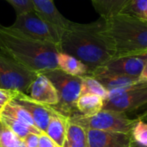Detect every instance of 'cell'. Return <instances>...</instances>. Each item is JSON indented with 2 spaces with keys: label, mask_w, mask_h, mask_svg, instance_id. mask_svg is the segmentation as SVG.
<instances>
[{
  "label": "cell",
  "mask_w": 147,
  "mask_h": 147,
  "mask_svg": "<svg viewBox=\"0 0 147 147\" xmlns=\"http://www.w3.org/2000/svg\"><path fill=\"white\" fill-rule=\"evenodd\" d=\"M102 19L90 23L71 22L63 30L60 52L72 55L84 63L90 73L115 58V53L102 30Z\"/></svg>",
  "instance_id": "1"
},
{
  "label": "cell",
  "mask_w": 147,
  "mask_h": 147,
  "mask_svg": "<svg viewBox=\"0 0 147 147\" xmlns=\"http://www.w3.org/2000/svg\"><path fill=\"white\" fill-rule=\"evenodd\" d=\"M0 52L38 74L59 69V45L30 38L1 23Z\"/></svg>",
  "instance_id": "2"
},
{
  "label": "cell",
  "mask_w": 147,
  "mask_h": 147,
  "mask_svg": "<svg viewBox=\"0 0 147 147\" xmlns=\"http://www.w3.org/2000/svg\"><path fill=\"white\" fill-rule=\"evenodd\" d=\"M102 30L115 50V58L147 53L146 20L120 13L110 18L102 19Z\"/></svg>",
  "instance_id": "3"
},
{
  "label": "cell",
  "mask_w": 147,
  "mask_h": 147,
  "mask_svg": "<svg viewBox=\"0 0 147 147\" xmlns=\"http://www.w3.org/2000/svg\"><path fill=\"white\" fill-rule=\"evenodd\" d=\"M43 74L51 80L58 91L59 103L52 108L68 118L78 114L77 102L81 96L82 77L69 75L60 69Z\"/></svg>",
  "instance_id": "4"
},
{
  "label": "cell",
  "mask_w": 147,
  "mask_h": 147,
  "mask_svg": "<svg viewBox=\"0 0 147 147\" xmlns=\"http://www.w3.org/2000/svg\"><path fill=\"white\" fill-rule=\"evenodd\" d=\"M69 121L86 129H96L102 131L131 134L137 119H130L126 113L115 110L102 109L92 116H84L77 114L69 118Z\"/></svg>",
  "instance_id": "5"
},
{
  "label": "cell",
  "mask_w": 147,
  "mask_h": 147,
  "mask_svg": "<svg viewBox=\"0 0 147 147\" xmlns=\"http://www.w3.org/2000/svg\"><path fill=\"white\" fill-rule=\"evenodd\" d=\"M9 27L30 38L59 46L63 33L62 29L47 22L34 9L16 15L15 22Z\"/></svg>",
  "instance_id": "6"
},
{
  "label": "cell",
  "mask_w": 147,
  "mask_h": 147,
  "mask_svg": "<svg viewBox=\"0 0 147 147\" xmlns=\"http://www.w3.org/2000/svg\"><path fill=\"white\" fill-rule=\"evenodd\" d=\"M37 75L0 52L1 88L26 93Z\"/></svg>",
  "instance_id": "7"
},
{
  "label": "cell",
  "mask_w": 147,
  "mask_h": 147,
  "mask_svg": "<svg viewBox=\"0 0 147 147\" xmlns=\"http://www.w3.org/2000/svg\"><path fill=\"white\" fill-rule=\"evenodd\" d=\"M147 104V84L127 90L109 92L102 109L130 112Z\"/></svg>",
  "instance_id": "8"
},
{
  "label": "cell",
  "mask_w": 147,
  "mask_h": 147,
  "mask_svg": "<svg viewBox=\"0 0 147 147\" xmlns=\"http://www.w3.org/2000/svg\"><path fill=\"white\" fill-rule=\"evenodd\" d=\"M90 76L97 79L109 91L127 90L147 84V81H143L140 78H134L127 75L117 73L101 66L91 71Z\"/></svg>",
  "instance_id": "9"
},
{
  "label": "cell",
  "mask_w": 147,
  "mask_h": 147,
  "mask_svg": "<svg viewBox=\"0 0 147 147\" xmlns=\"http://www.w3.org/2000/svg\"><path fill=\"white\" fill-rule=\"evenodd\" d=\"M28 97L41 104L53 107L59 103V95L51 80L43 73H39L27 92Z\"/></svg>",
  "instance_id": "10"
},
{
  "label": "cell",
  "mask_w": 147,
  "mask_h": 147,
  "mask_svg": "<svg viewBox=\"0 0 147 147\" xmlns=\"http://www.w3.org/2000/svg\"><path fill=\"white\" fill-rule=\"evenodd\" d=\"M146 61L147 53H145L136 55L116 57L112 59L103 66L117 73L140 78Z\"/></svg>",
  "instance_id": "11"
},
{
  "label": "cell",
  "mask_w": 147,
  "mask_h": 147,
  "mask_svg": "<svg viewBox=\"0 0 147 147\" xmlns=\"http://www.w3.org/2000/svg\"><path fill=\"white\" fill-rule=\"evenodd\" d=\"M13 101L23 107L34 119L36 127L42 133H46L51 115L53 112V109L51 106L34 102L20 91L17 92Z\"/></svg>",
  "instance_id": "12"
},
{
  "label": "cell",
  "mask_w": 147,
  "mask_h": 147,
  "mask_svg": "<svg viewBox=\"0 0 147 147\" xmlns=\"http://www.w3.org/2000/svg\"><path fill=\"white\" fill-rule=\"evenodd\" d=\"M88 147H128L131 143V134L86 129Z\"/></svg>",
  "instance_id": "13"
},
{
  "label": "cell",
  "mask_w": 147,
  "mask_h": 147,
  "mask_svg": "<svg viewBox=\"0 0 147 147\" xmlns=\"http://www.w3.org/2000/svg\"><path fill=\"white\" fill-rule=\"evenodd\" d=\"M34 10L47 22L64 30L71 21L65 18L57 9L53 0H31Z\"/></svg>",
  "instance_id": "14"
},
{
  "label": "cell",
  "mask_w": 147,
  "mask_h": 147,
  "mask_svg": "<svg viewBox=\"0 0 147 147\" xmlns=\"http://www.w3.org/2000/svg\"><path fill=\"white\" fill-rule=\"evenodd\" d=\"M69 118L53 109L49 124L45 134L58 146L63 147L68 125Z\"/></svg>",
  "instance_id": "15"
},
{
  "label": "cell",
  "mask_w": 147,
  "mask_h": 147,
  "mask_svg": "<svg viewBox=\"0 0 147 147\" xmlns=\"http://www.w3.org/2000/svg\"><path fill=\"white\" fill-rule=\"evenodd\" d=\"M58 67L64 72L76 77H84L90 75L89 67L76 57L68 53L60 52L57 58Z\"/></svg>",
  "instance_id": "16"
},
{
  "label": "cell",
  "mask_w": 147,
  "mask_h": 147,
  "mask_svg": "<svg viewBox=\"0 0 147 147\" xmlns=\"http://www.w3.org/2000/svg\"><path fill=\"white\" fill-rule=\"evenodd\" d=\"M104 100L96 95L86 94L79 96L77 102L78 114L84 116H92L102 110Z\"/></svg>",
  "instance_id": "17"
},
{
  "label": "cell",
  "mask_w": 147,
  "mask_h": 147,
  "mask_svg": "<svg viewBox=\"0 0 147 147\" xmlns=\"http://www.w3.org/2000/svg\"><path fill=\"white\" fill-rule=\"evenodd\" d=\"M130 0H91V3L102 19L115 16L123 10Z\"/></svg>",
  "instance_id": "18"
},
{
  "label": "cell",
  "mask_w": 147,
  "mask_h": 147,
  "mask_svg": "<svg viewBox=\"0 0 147 147\" xmlns=\"http://www.w3.org/2000/svg\"><path fill=\"white\" fill-rule=\"evenodd\" d=\"M0 122L2 125L12 130L16 135H18L22 140H24L29 134H34L37 135H40L41 134H43L39 128L28 126L26 123L9 115L0 113Z\"/></svg>",
  "instance_id": "19"
},
{
  "label": "cell",
  "mask_w": 147,
  "mask_h": 147,
  "mask_svg": "<svg viewBox=\"0 0 147 147\" xmlns=\"http://www.w3.org/2000/svg\"><path fill=\"white\" fill-rule=\"evenodd\" d=\"M63 147H88L86 130L69 121Z\"/></svg>",
  "instance_id": "20"
},
{
  "label": "cell",
  "mask_w": 147,
  "mask_h": 147,
  "mask_svg": "<svg viewBox=\"0 0 147 147\" xmlns=\"http://www.w3.org/2000/svg\"><path fill=\"white\" fill-rule=\"evenodd\" d=\"M86 94L96 95L105 100L109 96V91L97 79H96L92 76L87 75L82 77L81 86V96Z\"/></svg>",
  "instance_id": "21"
},
{
  "label": "cell",
  "mask_w": 147,
  "mask_h": 147,
  "mask_svg": "<svg viewBox=\"0 0 147 147\" xmlns=\"http://www.w3.org/2000/svg\"><path fill=\"white\" fill-rule=\"evenodd\" d=\"M0 113L11 115V116L16 118L17 120L26 123L28 126L37 127L34 123V121L32 118V116L30 115V114L23 107H22L20 104L16 102L15 101H11L10 102H9Z\"/></svg>",
  "instance_id": "22"
},
{
  "label": "cell",
  "mask_w": 147,
  "mask_h": 147,
  "mask_svg": "<svg viewBox=\"0 0 147 147\" xmlns=\"http://www.w3.org/2000/svg\"><path fill=\"white\" fill-rule=\"evenodd\" d=\"M0 147H27L24 140L9 127L2 125L0 132Z\"/></svg>",
  "instance_id": "23"
},
{
  "label": "cell",
  "mask_w": 147,
  "mask_h": 147,
  "mask_svg": "<svg viewBox=\"0 0 147 147\" xmlns=\"http://www.w3.org/2000/svg\"><path fill=\"white\" fill-rule=\"evenodd\" d=\"M121 13L129 14L147 21V0H130Z\"/></svg>",
  "instance_id": "24"
},
{
  "label": "cell",
  "mask_w": 147,
  "mask_h": 147,
  "mask_svg": "<svg viewBox=\"0 0 147 147\" xmlns=\"http://www.w3.org/2000/svg\"><path fill=\"white\" fill-rule=\"evenodd\" d=\"M132 140L142 146L147 147V123L137 120L135 126L131 133Z\"/></svg>",
  "instance_id": "25"
},
{
  "label": "cell",
  "mask_w": 147,
  "mask_h": 147,
  "mask_svg": "<svg viewBox=\"0 0 147 147\" xmlns=\"http://www.w3.org/2000/svg\"><path fill=\"white\" fill-rule=\"evenodd\" d=\"M9 3L11 4V6L16 10V15L34 10V5L31 0H5Z\"/></svg>",
  "instance_id": "26"
},
{
  "label": "cell",
  "mask_w": 147,
  "mask_h": 147,
  "mask_svg": "<svg viewBox=\"0 0 147 147\" xmlns=\"http://www.w3.org/2000/svg\"><path fill=\"white\" fill-rule=\"evenodd\" d=\"M17 92V90H7L0 87V112L9 102L15 99Z\"/></svg>",
  "instance_id": "27"
},
{
  "label": "cell",
  "mask_w": 147,
  "mask_h": 147,
  "mask_svg": "<svg viewBox=\"0 0 147 147\" xmlns=\"http://www.w3.org/2000/svg\"><path fill=\"white\" fill-rule=\"evenodd\" d=\"M39 147H59L48 136L43 133L39 136Z\"/></svg>",
  "instance_id": "28"
},
{
  "label": "cell",
  "mask_w": 147,
  "mask_h": 147,
  "mask_svg": "<svg viewBox=\"0 0 147 147\" xmlns=\"http://www.w3.org/2000/svg\"><path fill=\"white\" fill-rule=\"evenodd\" d=\"M39 136L34 134H29L23 140L27 147H39Z\"/></svg>",
  "instance_id": "29"
},
{
  "label": "cell",
  "mask_w": 147,
  "mask_h": 147,
  "mask_svg": "<svg viewBox=\"0 0 147 147\" xmlns=\"http://www.w3.org/2000/svg\"><path fill=\"white\" fill-rule=\"evenodd\" d=\"M140 78L141 80H143V81H147V61L146 65H145V66H144V68H143V71L141 72V75H140Z\"/></svg>",
  "instance_id": "30"
},
{
  "label": "cell",
  "mask_w": 147,
  "mask_h": 147,
  "mask_svg": "<svg viewBox=\"0 0 147 147\" xmlns=\"http://www.w3.org/2000/svg\"><path fill=\"white\" fill-rule=\"evenodd\" d=\"M137 120L139 121H142L144 122H146L147 123V110H146L144 113H142L141 115H140L137 118Z\"/></svg>",
  "instance_id": "31"
},
{
  "label": "cell",
  "mask_w": 147,
  "mask_h": 147,
  "mask_svg": "<svg viewBox=\"0 0 147 147\" xmlns=\"http://www.w3.org/2000/svg\"><path fill=\"white\" fill-rule=\"evenodd\" d=\"M131 140H132V139H131ZM128 147H145V146H140V144L136 143L135 141L131 140V143H130V145L128 146Z\"/></svg>",
  "instance_id": "32"
},
{
  "label": "cell",
  "mask_w": 147,
  "mask_h": 147,
  "mask_svg": "<svg viewBox=\"0 0 147 147\" xmlns=\"http://www.w3.org/2000/svg\"><path fill=\"white\" fill-rule=\"evenodd\" d=\"M1 128H2V124H1V122H0V132H1Z\"/></svg>",
  "instance_id": "33"
}]
</instances>
